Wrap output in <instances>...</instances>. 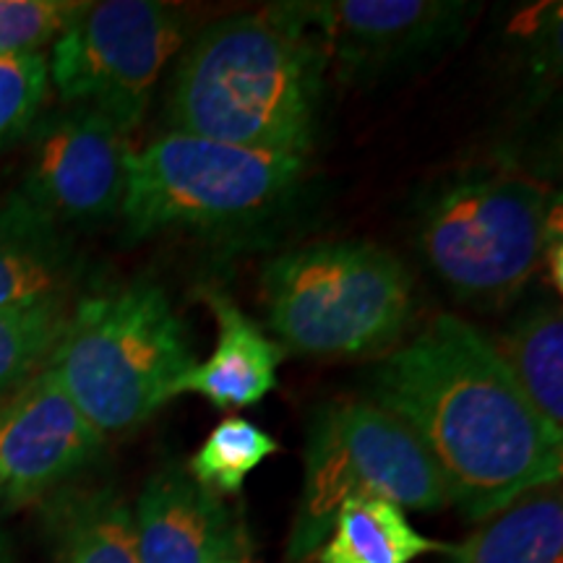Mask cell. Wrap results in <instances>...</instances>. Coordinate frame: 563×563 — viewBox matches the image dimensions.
<instances>
[{
	"label": "cell",
	"instance_id": "d6986e66",
	"mask_svg": "<svg viewBox=\"0 0 563 563\" xmlns=\"http://www.w3.org/2000/svg\"><path fill=\"white\" fill-rule=\"evenodd\" d=\"M70 295L0 308V394L47 368L70 321Z\"/></svg>",
	"mask_w": 563,
	"mask_h": 563
},
{
	"label": "cell",
	"instance_id": "6da1fadb",
	"mask_svg": "<svg viewBox=\"0 0 563 563\" xmlns=\"http://www.w3.org/2000/svg\"><path fill=\"white\" fill-rule=\"evenodd\" d=\"M371 394L418 435L449 504L470 522L561 481L563 431L534 410L493 342L460 316H435L386 355Z\"/></svg>",
	"mask_w": 563,
	"mask_h": 563
},
{
	"label": "cell",
	"instance_id": "603a6c76",
	"mask_svg": "<svg viewBox=\"0 0 563 563\" xmlns=\"http://www.w3.org/2000/svg\"><path fill=\"white\" fill-rule=\"evenodd\" d=\"M220 563H256V561H253L251 551H249V548H245V551L235 553V555H230V559H222Z\"/></svg>",
	"mask_w": 563,
	"mask_h": 563
},
{
	"label": "cell",
	"instance_id": "ba28073f",
	"mask_svg": "<svg viewBox=\"0 0 563 563\" xmlns=\"http://www.w3.org/2000/svg\"><path fill=\"white\" fill-rule=\"evenodd\" d=\"M186 40L180 13L154 0L84 3L53 42L47 74L60 100L89 108L131 133L157 79Z\"/></svg>",
	"mask_w": 563,
	"mask_h": 563
},
{
	"label": "cell",
	"instance_id": "8fae6325",
	"mask_svg": "<svg viewBox=\"0 0 563 563\" xmlns=\"http://www.w3.org/2000/svg\"><path fill=\"white\" fill-rule=\"evenodd\" d=\"M340 81H368L439 51L475 5L454 0H336L308 3Z\"/></svg>",
	"mask_w": 563,
	"mask_h": 563
},
{
	"label": "cell",
	"instance_id": "ffe728a7",
	"mask_svg": "<svg viewBox=\"0 0 563 563\" xmlns=\"http://www.w3.org/2000/svg\"><path fill=\"white\" fill-rule=\"evenodd\" d=\"M279 452L264 428L245 418H224L186 464V473L214 496H238L253 470Z\"/></svg>",
	"mask_w": 563,
	"mask_h": 563
},
{
	"label": "cell",
	"instance_id": "9c48e42d",
	"mask_svg": "<svg viewBox=\"0 0 563 563\" xmlns=\"http://www.w3.org/2000/svg\"><path fill=\"white\" fill-rule=\"evenodd\" d=\"M129 133L89 108H68L34 129L21 199L58 228H95L121 214L129 191Z\"/></svg>",
	"mask_w": 563,
	"mask_h": 563
},
{
	"label": "cell",
	"instance_id": "44dd1931",
	"mask_svg": "<svg viewBox=\"0 0 563 563\" xmlns=\"http://www.w3.org/2000/svg\"><path fill=\"white\" fill-rule=\"evenodd\" d=\"M70 0H0V58L37 55L81 11Z\"/></svg>",
	"mask_w": 563,
	"mask_h": 563
},
{
	"label": "cell",
	"instance_id": "2e32d148",
	"mask_svg": "<svg viewBox=\"0 0 563 563\" xmlns=\"http://www.w3.org/2000/svg\"><path fill=\"white\" fill-rule=\"evenodd\" d=\"M446 553V545L415 530L407 511L384 498H357L336 511L311 563H412Z\"/></svg>",
	"mask_w": 563,
	"mask_h": 563
},
{
	"label": "cell",
	"instance_id": "cb8c5ba5",
	"mask_svg": "<svg viewBox=\"0 0 563 563\" xmlns=\"http://www.w3.org/2000/svg\"><path fill=\"white\" fill-rule=\"evenodd\" d=\"M0 563H11V555H9V543H5V538L0 534Z\"/></svg>",
	"mask_w": 563,
	"mask_h": 563
},
{
	"label": "cell",
	"instance_id": "ac0fdd59",
	"mask_svg": "<svg viewBox=\"0 0 563 563\" xmlns=\"http://www.w3.org/2000/svg\"><path fill=\"white\" fill-rule=\"evenodd\" d=\"M58 563H139L133 514L112 488L79 493L55 511Z\"/></svg>",
	"mask_w": 563,
	"mask_h": 563
},
{
	"label": "cell",
	"instance_id": "52a82bcc",
	"mask_svg": "<svg viewBox=\"0 0 563 563\" xmlns=\"http://www.w3.org/2000/svg\"><path fill=\"white\" fill-rule=\"evenodd\" d=\"M553 194L519 173H470L441 188L418 243L439 279L475 306L517 298L548 251Z\"/></svg>",
	"mask_w": 563,
	"mask_h": 563
},
{
	"label": "cell",
	"instance_id": "7402d4cb",
	"mask_svg": "<svg viewBox=\"0 0 563 563\" xmlns=\"http://www.w3.org/2000/svg\"><path fill=\"white\" fill-rule=\"evenodd\" d=\"M47 58L37 55H13L0 58V150L32 129L45 102Z\"/></svg>",
	"mask_w": 563,
	"mask_h": 563
},
{
	"label": "cell",
	"instance_id": "9a60e30c",
	"mask_svg": "<svg viewBox=\"0 0 563 563\" xmlns=\"http://www.w3.org/2000/svg\"><path fill=\"white\" fill-rule=\"evenodd\" d=\"M443 555L449 563H563L561 481L525 490Z\"/></svg>",
	"mask_w": 563,
	"mask_h": 563
},
{
	"label": "cell",
	"instance_id": "5bb4252c",
	"mask_svg": "<svg viewBox=\"0 0 563 563\" xmlns=\"http://www.w3.org/2000/svg\"><path fill=\"white\" fill-rule=\"evenodd\" d=\"M79 262L58 224L21 196L0 203V308L70 295Z\"/></svg>",
	"mask_w": 563,
	"mask_h": 563
},
{
	"label": "cell",
	"instance_id": "3957f363",
	"mask_svg": "<svg viewBox=\"0 0 563 563\" xmlns=\"http://www.w3.org/2000/svg\"><path fill=\"white\" fill-rule=\"evenodd\" d=\"M196 365L188 329L154 282L81 298L47 368L102 439L136 431Z\"/></svg>",
	"mask_w": 563,
	"mask_h": 563
},
{
	"label": "cell",
	"instance_id": "7a4b0ae2",
	"mask_svg": "<svg viewBox=\"0 0 563 563\" xmlns=\"http://www.w3.org/2000/svg\"><path fill=\"white\" fill-rule=\"evenodd\" d=\"M329 68L308 3H274L207 26L167 91L173 131L306 157Z\"/></svg>",
	"mask_w": 563,
	"mask_h": 563
},
{
	"label": "cell",
	"instance_id": "5b68a950",
	"mask_svg": "<svg viewBox=\"0 0 563 563\" xmlns=\"http://www.w3.org/2000/svg\"><path fill=\"white\" fill-rule=\"evenodd\" d=\"M302 170L306 157L170 131L133 152L121 209L125 238L251 228L290 203Z\"/></svg>",
	"mask_w": 563,
	"mask_h": 563
},
{
	"label": "cell",
	"instance_id": "8992f818",
	"mask_svg": "<svg viewBox=\"0 0 563 563\" xmlns=\"http://www.w3.org/2000/svg\"><path fill=\"white\" fill-rule=\"evenodd\" d=\"M357 498H384L405 511L449 506L439 470L402 420L365 399L323 405L308 426L287 561L311 563L336 511Z\"/></svg>",
	"mask_w": 563,
	"mask_h": 563
},
{
	"label": "cell",
	"instance_id": "e0dca14e",
	"mask_svg": "<svg viewBox=\"0 0 563 563\" xmlns=\"http://www.w3.org/2000/svg\"><path fill=\"white\" fill-rule=\"evenodd\" d=\"M530 405L563 431V321L555 306H540L493 342Z\"/></svg>",
	"mask_w": 563,
	"mask_h": 563
},
{
	"label": "cell",
	"instance_id": "4fadbf2b",
	"mask_svg": "<svg viewBox=\"0 0 563 563\" xmlns=\"http://www.w3.org/2000/svg\"><path fill=\"white\" fill-rule=\"evenodd\" d=\"M203 302L217 321V344L203 363H196L175 384L173 394H199L217 410H243L277 389V371L285 347L243 313L220 290H203Z\"/></svg>",
	"mask_w": 563,
	"mask_h": 563
},
{
	"label": "cell",
	"instance_id": "7c38bea8",
	"mask_svg": "<svg viewBox=\"0 0 563 563\" xmlns=\"http://www.w3.org/2000/svg\"><path fill=\"white\" fill-rule=\"evenodd\" d=\"M131 514L139 563H220L249 548L228 504L175 464L146 481Z\"/></svg>",
	"mask_w": 563,
	"mask_h": 563
},
{
	"label": "cell",
	"instance_id": "30bf717a",
	"mask_svg": "<svg viewBox=\"0 0 563 563\" xmlns=\"http://www.w3.org/2000/svg\"><path fill=\"white\" fill-rule=\"evenodd\" d=\"M104 439L84 418L51 368H42L0 407V493L26 506L81 473Z\"/></svg>",
	"mask_w": 563,
	"mask_h": 563
},
{
	"label": "cell",
	"instance_id": "277c9868",
	"mask_svg": "<svg viewBox=\"0 0 563 563\" xmlns=\"http://www.w3.org/2000/svg\"><path fill=\"white\" fill-rule=\"evenodd\" d=\"M266 321L302 355H368L402 336L412 277L391 251L365 241L282 253L264 269Z\"/></svg>",
	"mask_w": 563,
	"mask_h": 563
}]
</instances>
